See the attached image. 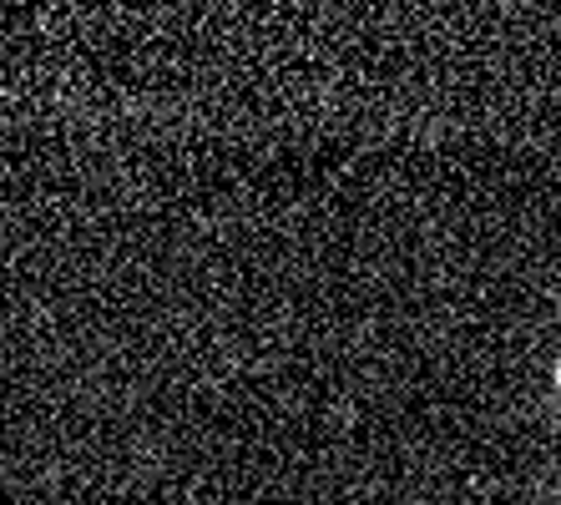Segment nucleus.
I'll use <instances>...</instances> for the list:
<instances>
[{
	"label": "nucleus",
	"instance_id": "f257e3e1",
	"mask_svg": "<svg viewBox=\"0 0 561 505\" xmlns=\"http://www.w3.org/2000/svg\"><path fill=\"white\" fill-rule=\"evenodd\" d=\"M557 385H561V364H557Z\"/></svg>",
	"mask_w": 561,
	"mask_h": 505
}]
</instances>
